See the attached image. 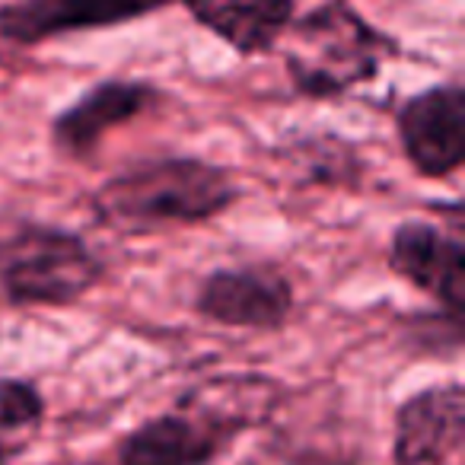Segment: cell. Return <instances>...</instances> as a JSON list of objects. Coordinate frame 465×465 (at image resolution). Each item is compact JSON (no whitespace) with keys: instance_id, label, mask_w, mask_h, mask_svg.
Instances as JSON below:
<instances>
[{"instance_id":"1","label":"cell","mask_w":465,"mask_h":465,"mask_svg":"<svg viewBox=\"0 0 465 465\" xmlns=\"http://www.w3.org/2000/svg\"><path fill=\"white\" fill-rule=\"evenodd\" d=\"M230 173L201 160H150L112 175L93 194V211L122 232H156L217 217L236 201Z\"/></svg>"},{"instance_id":"2","label":"cell","mask_w":465,"mask_h":465,"mask_svg":"<svg viewBox=\"0 0 465 465\" xmlns=\"http://www.w3.org/2000/svg\"><path fill=\"white\" fill-rule=\"evenodd\" d=\"M284 64L293 86L312 99L341 96L376 77L392 42L380 35L348 4L331 0L284 29Z\"/></svg>"},{"instance_id":"3","label":"cell","mask_w":465,"mask_h":465,"mask_svg":"<svg viewBox=\"0 0 465 465\" xmlns=\"http://www.w3.org/2000/svg\"><path fill=\"white\" fill-rule=\"evenodd\" d=\"M103 281V262L80 236L29 223L0 240V297L16 306H67Z\"/></svg>"},{"instance_id":"4","label":"cell","mask_w":465,"mask_h":465,"mask_svg":"<svg viewBox=\"0 0 465 465\" xmlns=\"http://www.w3.org/2000/svg\"><path fill=\"white\" fill-rule=\"evenodd\" d=\"M392 268L446 306L450 319H462L465 310V242L462 232L452 226H437L427 220H408L395 230L392 246H389Z\"/></svg>"},{"instance_id":"5","label":"cell","mask_w":465,"mask_h":465,"mask_svg":"<svg viewBox=\"0 0 465 465\" xmlns=\"http://www.w3.org/2000/svg\"><path fill=\"white\" fill-rule=\"evenodd\" d=\"M405 156L420 175H452L465 160V93L459 84L433 86L399 112Z\"/></svg>"},{"instance_id":"6","label":"cell","mask_w":465,"mask_h":465,"mask_svg":"<svg viewBox=\"0 0 465 465\" xmlns=\"http://www.w3.org/2000/svg\"><path fill=\"white\" fill-rule=\"evenodd\" d=\"M198 310L232 329H278L293 310V291L272 265L220 268L201 284Z\"/></svg>"},{"instance_id":"7","label":"cell","mask_w":465,"mask_h":465,"mask_svg":"<svg viewBox=\"0 0 465 465\" xmlns=\"http://www.w3.org/2000/svg\"><path fill=\"white\" fill-rule=\"evenodd\" d=\"M230 433L182 395L179 408L150 418L118 446L122 465H207L230 446Z\"/></svg>"},{"instance_id":"8","label":"cell","mask_w":465,"mask_h":465,"mask_svg":"<svg viewBox=\"0 0 465 465\" xmlns=\"http://www.w3.org/2000/svg\"><path fill=\"white\" fill-rule=\"evenodd\" d=\"M465 443V392L459 382L411 395L395 418V465H446Z\"/></svg>"},{"instance_id":"9","label":"cell","mask_w":465,"mask_h":465,"mask_svg":"<svg viewBox=\"0 0 465 465\" xmlns=\"http://www.w3.org/2000/svg\"><path fill=\"white\" fill-rule=\"evenodd\" d=\"M163 4L166 0H20L0 10V39L35 45L77 29L115 26Z\"/></svg>"},{"instance_id":"10","label":"cell","mask_w":465,"mask_h":465,"mask_svg":"<svg viewBox=\"0 0 465 465\" xmlns=\"http://www.w3.org/2000/svg\"><path fill=\"white\" fill-rule=\"evenodd\" d=\"M156 93L147 84H128V80H109L93 86L86 96H80L71 109H64L52 124L54 147L64 156H86L105 131L137 118Z\"/></svg>"},{"instance_id":"11","label":"cell","mask_w":465,"mask_h":465,"mask_svg":"<svg viewBox=\"0 0 465 465\" xmlns=\"http://www.w3.org/2000/svg\"><path fill=\"white\" fill-rule=\"evenodd\" d=\"M188 14L240 54L268 52L293 20V0H182Z\"/></svg>"},{"instance_id":"12","label":"cell","mask_w":465,"mask_h":465,"mask_svg":"<svg viewBox=\"0 0 465 465\" xmlns=\"http://www.w3.org/2000/svg\"><path fill=\"white\" fill-rule=\"evenodd\" d=\"M42 395L20 380H0V462L26 450L42 427Z\"/></svg>"},{"instance_id":"13","label":"cell","mask_w":465,"mask_h":465,"mask_svg":"<svg viewBox=\"0 0 465 465\" xmlns=\"http://www.w3.org/2000/svg\"><path fill=\"white\" fill-rule=\"evenodd\" d=\"M0 465H4V462H0Z\"/></svg>"}]
</instances>
